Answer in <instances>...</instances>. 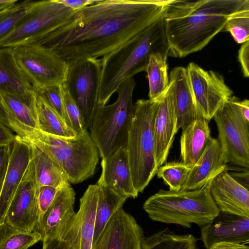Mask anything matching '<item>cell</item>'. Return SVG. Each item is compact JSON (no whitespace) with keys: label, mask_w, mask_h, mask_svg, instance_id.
Wrapping results in <instances>:
<instances>
[{"label":"cell","mask_w":249,"mask_h":249,"mask_svg":"<svg viewBox=\"0 0 249 249\" xmlns=\"http://www.w3.org/2000/svg\"><path fill=\"white\" fill-rule=\"evenodd\" d=\"M172 0H98L33 43L54 52L68 66L102 58L164 16Z\"/></svg>","instance_id":"6da1fadb"},{"label":"cell","mask_w":249,"mask_h":249,"mask_svg":"<svg viewBox=\"0 0 249 249\" xmlns=\"http://www.w3.org/2000/svg\"><path fill=\"white\" fill-rule=\"evenodd\" d=\"M16 137L11 129L0 123V148L11 145Z\"/></svg>","instance_id":"60d3db41"},{"label":"cell","mask_w":249,"mask_h":249,"mask_svg":"<svg viewBox=\"0 0 249 249\" xmlns=\"http://www.w3.org/2000/svg\"><path fill=\"white\" fill-rule=\"evenodd\" d=\"M197 240L192 234H177L166 228L145 238L143 249H199Z\"/></svg>","instance_id":"f546056e"},{"label":"cell","mask_w":249,"mask_h":249,"mask_svg":"<svg viewBox=\"0 0 249 249\" xmlns=\"http://www.w3.org/2000/svg\"><path fill=\"white\" fill-rule=\"evenodd\" d=\"M99 189L97 184L88 186L80 199L78 211L64 231L61 239L71 249H91Z\"/></svg>","instance_id":"5bb4252c"},{"label":"cell","mask_w":249,"mask_h":249,"mask_svg":"<svg viewBox=\"0 0 249 249\" xmlns=\"http://www.w3.org/2000/svg\"><path fill=\"white\" fill-rule=\"evenodd\" d=\"M160 96L134 104L126 148L134 186L142 193L156 174L153 124Z\"/></svg>","instance_id":"8992f818"},{"label":"cell","mask_w":249,"mask_h":249,"mask_svg":"<svg viewBox=\"0 0 249 249\" xmlns=\"http://www.w3.org/2000/svg\"><path fill=\"white\" fill-rule=\"evenodd\" d=\"M17 2L16 0H0V12L13 6Z\"/></svg>","instance_id":"7dc6e473"},{"label":"cell","mask_w":249,"mask_h":249,"mask_svg":"<svg viewBox=\"0 0 249 249\" xmlns=\"http://www.w3.org/2000/svg\"><path fill=\"white\" fill-rule=\"evenodd\" d=\"M101 71V59L81 60L69 66L63 83L76 103L87 129L98 105Z\"/></svg>","instance_id":"8fae6325"},{"label":"cell","mask_w":249,"mask_h":249,"mask_svg":"<svg viewBox=\"0 0 249 249\" xmlns=\"http://www.w3.org/2000/svg\"><path fill=\"white\" fill-rule=\"evenodd\" d=\"M224 29L237 43L249 41V3L229 19Z\"/></svg>","instance_id":"e575fe53"},{"label":"cell","mask_w":249,"mask_h":249,"mask_svg":"<svg viewBox=\"0 0 249 249\" xmlns=\"http://www.w3.org/2000/svg\"><path fill=\"white\" fill-rule=\"evenodd\" d=\"M16 136L11 145L9 163L0 192V224L4 222L9 205L32 157L30 144Z\"/></svg>","instance_id":"44dd1931"},{"label":"cell","mask_w":249,"mask_h":249,"mask_svg":"<svg viewBox=\"0 0 249 249\" xmlns=\"http://www.w3.org/2000/svg\"><path fill=\"white\" fill-rule=\"evenodd\" d=\"M227 164L219 141L212 138L201 156L191 167L181 190H194L201 188L209 180L227 169Z\"/></svg>","instance_id":"603a6c76"},{"label":"cell","mask_w":249,"mask_h":249,"mask_svg":"<svg viewBox=\"0 0 249 249\" xmlns=\"http://www.w3.org/2000/svg\"><path fill=\"white\" fill-rule=\"evenodd\" d=\"M191 168L181 162H171L160 166L156 174L169 186V190L178 191L184 185Z\"/></svg>","instance_id":"836d02e7"},{"label":"cell","mask_w":249,"mask_h":249,"mask_svg":"<svg viewBox=\"0 0 249 249\" xmlns=\"http://www.w3.org/2000/svg\"><path fill=\"white\" fill-rule=\"evenodd\" d=\"M238 59L241 64L244 76H249V41L243 44L238 52Z\"/></svg>","instance_id":"f35d334b"},{"label":"cell","mask_w":249,"mask_h":249,"mask_svg":"<svg viewBox=\"0 0 249 249\" xmlns=\"http://www.w3.org/2000/svg\"><path fill=\"white\" fill-rule=\"evenodd\" d=\"M16 60L33 87L62 84L69 66L52 51L36 44L14 47Z\"/></svg>","instance_id":"30bf717a"},{"label":"cell","mask_w":249,"mask_h":249,"mask_svg":"<svg viewBox=\"0 0 249 249\" xmlns=\"http://www.w3.org/2000/svg\"><path fill=\"white\" fill-rule=\"evenodd\" d=\"M43 242L42 249H71L61 239H53Z\"/></svg>","instance_id":"7bdbcfd3"},{"label":"cell","mask_w":249,"mask_h":249,"mask_svg":"<svg viewBox=\"0 0 249 249\" xmlns=\"http://www.w3.org/2000/svg\"><path fill=\"white\" fill-rule=\"evenodd\" d=\"M143 231L123 208L111 217L91 249H143Z\"/></svg>","instance_id":"9a60e30c"},{"label":"cell","mask_w":249,"mask_h":249,"mask_svg":"<svg viewBox=\"0 0 249 249\" xmlns=\"http://www.w3.org/2000/svg\"><path fill=\"white\" fill-rule=\"evenodd\" d=\"M210 249H249L248 245L221 242L214 244Z\"/></svg>","instance_id":"ee69618b"},{"label":"cell","mask_w":249,"mask_h":249,"mask_svg":"<svg viewBox=\"0 0 249 249\" xmlns=\"http://www.w3.org/2000/svg\"><path fill=\"white\" fill-rule=\"evenodd\" d=\"M240 99L232 96L214 114L218 139L225 160L242 168H249V122L242 116Z\"/></svg>","instance_id":"ba28073f"},{"label":"cell","mask_w":249,"mask_h":249,"mask_svg":"<svg viewBox=\"0 0 249 249\" xmlns=\"http://www.w3.org/2000/svg\"><path fill=\"white\" fill-rule=\"evenodd\" d=\"M62 96L67 124L76 133L80 134L88 131L80 111L69 91L62 85Z\"/></svg>","instance_id":"8d00e7d4"},{"label":"cell","mask_w":249,"mask_h":249,"mask_svg":"<svg viewBox=\"0 0 249 249\" xmlns=\"http://www.w3.org/2000/svg\"><path fill=\"white\" fill-rule=\"evenodd\" d=\"M27 96L33 92V86L17 63L13 49L0 48V93Z\"/></svg>","instance_id":"d4e9b609"},{"label":"cell","mask_w":249,"mask_h":249,"mask_svg":"<svg viewBox=\"0 0 249 249\" xmlns=\"http://www.w3.org/2000/svg\"><path fill=\"white\" fill-rule=\"evenodd\" d=\"M30 144L38 188L49 186L60 188L70 183L65 173L57 164L35 145Z\"/></svg>","instance_id":"484cf974"},{"label":"cell","mask_w":249,"mask_h":249,"mask_svg":"<svg viewBox=\"0 0 249 249\" xmlns=\"http://www.w3.org/2000/svg\"><path fill=\"white\" fill-rule=\"evenodd\" d=\"M230 174L236 181L249 189V169H245L241 172H237Z\"/></svg>","instance_id":"f6af8a7d"},{"label":"cell","mask_w":249,"mask_h":249,"mask_svg":"<svg viewBox=\"0 0 249 249\" xmlns=\"http://www.w3.org/2000/svg\"><path fill=\"white\" fill-rule=\"evenodd\" d=\"M194 190H160L144 203L143 208L153 221L191 228L209 223L219 211L210 192L212 180Z\"/></svg>","instance_id":"5b68a950"},{"label":"cell","mask_w":249,"mask_h":249,"mask_svg":"<svg viewBox=\"0 0 249 249\" xmlns=\"http://www.w3.org/2000/svg\"><path fill=\"white\" fill-rule=\"evenodd\" d=\"M201 240L206 249L221 242L249 245V217L219 211L201 227Z\"/></svg>","instance_id":"ac0fdd59"},{"label":"cell","mask_w":249,"mask_h":249,"mask_svg":"<svg viewBox=\"0 0 249 249\" xmlns=\"http://www.w3.org/2000/svg\"><path fill=\"white\" fill-rule=\"evenodd\" d=\"M38 189L32 157L9 205L4 222L15 229L34 231L38 221Z\"/></svg>","instance_id":"4fadbf2b"},{"label":"cell","mask_w":249,"mask_h":249,"mask_svg":"<svg viewBox=\"0 0 249 249\" xmlns=\"http://www.w3.org/2000/svg\"><path fill=\"white\" fill-rule=\"evenodd\" d=\"M40 241L41 236L36 231L19 230L5 222L0 224V249H28Z\"/></svg>","instance_id":"1f68e13d"},{"label":"cell","mask_w":249,"mask_h":249,"mask_svg":"<svg viewBox=\"0 0 249 249\" xmlns=\"http://www.w3.org/2000/svg\"><path fill=\"white\" fill-rule=\"evenodd\" d=\"M62 85H53L43 87H33V89L36 95L40 98L66 123Z\"/></svg>","instance_id":"d590c367"},{"label":"cell","mask_w":249,"mask_h":249,"mask_svg":"<svg viewBox=\"0 0 249 249\" xmlns=\"http://www.w3.org/2000/svg\"><path fill=\"white\" fill-rule=\"evenodd\" d=\"M18 136L48 156L64 171L70 183L82 182L94 174L99 155L88 131L67 137L25 126Z\"/></svg>","instance_id":"277c9868"},{"label":"cell","mask_w":249,"mask_h":249,"mask_svg":"<svg viewBox=\"0 0 249 249\" xmlns=\"http://www.w3.org/2000/svg\"><path fill=\"white\" fill-rule=\"evenodd\" d=\"M199 113L208 122L233 95L223 76L207 71L194 62L186 68Z\"/></svg>","instance_id":"7c38bea8"},{"label":"cell","mask_w":249,"mask_h":249,"mask_svg":"<svg viewBox=\"0 0 249 249\" xmlns=\"http://www.w3.org/2000/svg\"><path fill=\"white\" fill-rule=\"evenodd\" d=\"M36 98L37 122L40 131L49 134L67 137L77 134L40 98L36 95Z\"/></svg>","instance_id":"f1b7e54d"},{"label":"cell","mask_w":249,"mask_h":249,"mask_svg":"<svg viewBox=\"0 0 249 249\" xmlns=\"http://www.w3.org/2000/svg\"><path fill=\"white\" fill-rule=\"evenodd\" d=\"M102 172L96 184L108 188L119 195L135 198V189L128 160L126 145L120 147L107 158L102 159Z\"/></svg>","instance_id":"ffe728a7"},{"label":"cell","mask_w":249,"mask_h":249,"mask_svg":"<svg viewBox=\"0 0 249 249\" xmlns=\"http://www.w3.org/2000/svg\"><path fill=\"white\" fill-rule=\"evenodd\" d=\"M75 11L59 0L36 1L14 30L0 41V48L33 43L69 19Z\"/></svg>","instance_id":"9c48e42d"},{"label":"cell","mask_w":249,"mask_h":249,"mask_svg":"<svg viewBox=\"0 0 249 249\" xmlns=\"http://www.w3.org/2000/svg\"><path fill=\"white\" fill-rule=\"evenodd\" d=\"M167 59V57L160 53L152 54L149 57L145 71L148 80L150 100L160 96L169 84Z\"/></svg>","instance_id":"4dcf8cb0"},{"label":"cell","mask_w":249,"mask_h":249,"mask_svg":"<svg viewBox=\"0 0 249 249\" xmlns=\"http://www.w3.org/2000/svg\"><path fill=\"white\" fill-rule=\"evenodd\" d=\"M182 130L180 140L181 162L192 167L212 138L208 121L199 115Z\"/></svg>","instance_id":"cb8c5ba5"},{"label":"cell","mask_w":249,"mask_h":249,"mask_svg":"<svg viewBox=\"0 0 249 249\" xmlns=\"http://www.w3.org/2000/svg\"><path fill=\"white\" fill-rule=\"evenodd\" d=\"M59 189L49 186H43L38 188L37 192V222L52 203Z\"/></svg>","instance_id":"74e56055"},{"label":"cell","mask_w":249,"mask_h":249,"mask_svg":"<svg viewBox=\"0 0 249 249\" xmlns=\"http://www.w3.org/2000/svg\"><path fill=\"white\" fill-rule=\"evenodd\" d=\"M36 1L17 3L0 13V41L8 36L19 21L32 9Z\"/></svg>","instance_id":"d6a6232c"},{"label":"cell","mask_w":249,"mask_h":249,"mask_svg":"<svg viewBox=\"0 0 249 249\" xmlns=\"http://www.w3.org/2000/svg\"><path fill=\"white\" fill-rule=\"evenodd\" d=\"M98 0H59L63 4L74 11H77L92 4Z\"/></svg>","instance_id":"b9f144b4"},{"label":"cell","mask_w":249,"mask_h":249,"mask_svg":"<svg viewBox=\"0 0 249 249\" xmlns=\"http://www.w3.org/2000/svg\"><path fill=\"white\" fill-rule=\"evenodd\" d=\"M160 95L153 121V133L156 165L158 168L166 161L177 132V116L173 95V82Z\"/></svg>","instance_id":"e0dca14e"},{"label":"cell","mask_w":249,"mask_h":249,"mask_svg":"<svg viewBox=\"0 0 249 249\" xmlns=\"http://www.w3.org/2000/svg\"><path fill=\"white\" fill-rule=\"evenodd\" d=\"M249 3V0H173L163 18L168 55L182 58L200 51Z\"/></svg>","instance_id":"7a4b0ae2"},{"label":"cell","mask_w":249,"mask_h":249,"mask_svg":"<svg viewBox=\"0 0 249 249\" xmlns=\"http://www.w3.org/2000/svg\"><path fill=\"white\" fill-rule=\"evenodd\" d=\"M164 16L101 59L98 105H106L123 83L145 71L152 54L160 53L168 57Z\"/></svg>","instance_id":"3957f363"},{"label":"cell","mask_w":249,"mask_h":249,"mask_svg":"<svg viewBox=\"0 0 249 249\" xmlns=\"http://www.w3.org/2000/svg\"><path fill=\"white\" fill-rule=\"evenodd\" d=\"M135 86L133 77L128 79L118 89L115 102L96 108L89 129L102 159L126 144L134 108L132 98Z\"/></svg>","instance_id":"52a82bcc"},{"label":"cell","mask_w":249,"mask_h":249,"mask_svg":"<svg viewBox=\"0 0 249 249\" xmlns=\"http://www.w3.org/2000/svg\"></svg>","instance_id":"c3c4849f"},{"label":"cell","mask_w":249,"mask_h":249,"mask_svg":"<svg viewBox=\"0 0 249 249\" xmlns=\"http://www.w3.org/2000/svg\"><path fill=\"white\" fill-rule=\"evenodd\" d=\"M210 192L220 212L249 217V191L233 178L228 169L211 181Z\"/></svg>","instance_id":"d6986e66"},{"label":"cell","mask_w":249,"mask_h":249,"mask_svg":"<svg viewBox=\"0 0 249 249\" xmlns=\"http://www.w3.org/2000/svg\"><path fill=\"white\" fill-rule=\"evenodd\" d=\"M99 187L92 245L97 241L111 217L123 208L127 199L106 187Z\"/></svg>","instance_id":"83f0119b"},{"label":"cell","mask_w":249,"mask_h":249,"mask_svg":"<svg viewBox=\"0 0 249 249\" xmlns=\"http://www.w3.org/2000/svg\"><path fill=\"white\" fill-rule=\"evenodd\" d=\"M11 145L0 148V192L9 163Z\"/></svg>","instance_id":"ab89813d"},{"label":"cell","mask_w":249,"mask_h":249,"mask_svg":"<svg viewBox=\"0 0 249 249\" xmlns=\"http://www.w3.org/2000/svg\"><path fill=\"white\" fill-rule=\"evenodd\" d=\"M239 107L243 118L247 122H249V101L248 99L240 100Z\"/></svg>","instance_id":"bcb514c9"},{"label":"cell","mask_w":249,"mask_h":249,"mask_svg":"<svg viewBox=\"0 0 249 249\" xmlns=\"http://www.w3.org/2000/svg\"><path fill=\"white\" fill-rule=\"evenodd\" d=\"M169 78L173 82L172 95L178 131L201 114L197 108L186 68L182 67L174 68L170 72Z\"/></svg>","instance_id":"7402d4cb"},{"label":"cell","mask_w":249,"mask_h":249,"mask_svg":"<svg viewBox=\"0 0 249 249\" xmlns=\"http://www.w3.org/2000/svg\"><path fill=\"white\" fill-rule=\"evenodd\" d=\"M0 101L6 110L23 124L38 129L36 108V94L29 95L0 93Z\"/></svg>","instance_id":"4316f807"},{"label":"cell","mask_w":249,"mask_h":249,"mask_svg":"<svg viewBox=\"0 0 249 249\" xmlns=\"http://www.w3.org/2000/svg\"><path fill=\"white\" fill-rule=\"evenodd\" d=\"M75 194L70 183L58 190L52 203L34 230L40 234L41 241L61 238L66 227L75 213Z\"/></svg>","instance_id":"2e32d148"}]
</instances>
